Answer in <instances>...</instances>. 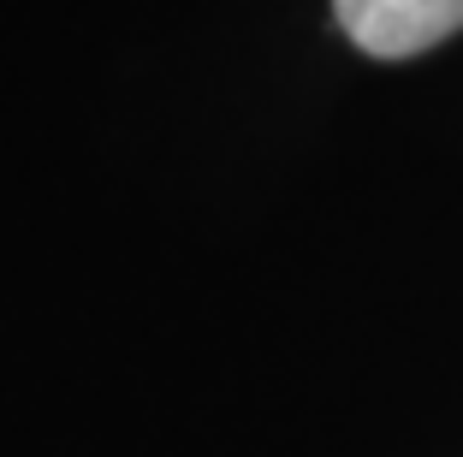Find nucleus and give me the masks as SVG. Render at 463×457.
I'll return each instance as SVG.
<instances>
[{
  "label": "nucleus",
  "instance_id": "nucleus-1",
  "mask_svg": "<svg viewBox=\"0 0 463 457\" xmlns=\"http://www.w3.org/2000/svg\"><path fill=\"white\" fill-rule=\"evenodd\" d=\"M339 30L374 60H410L463 30V0H333Z\"/></svg>",
  "mask_w": 463,
  "mask_h": 457
}]
</instances>
